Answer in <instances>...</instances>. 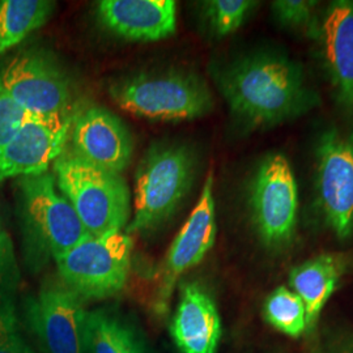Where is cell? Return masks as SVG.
Masks as SVG:
<instances>
[{
	"instance_id": "obj_1",
	"label": "cell",
	"mask_w": 353,
	"mask_h": 353,
	"mask_svg": "<svg viewBox=\"0 0 353 353\" xmlns=\"http://www.w3.org/2000/svg\"><path fill=\"white\" fill-rule=\"evenodd\" d=\"M219 87L232 113L252 127L281 125L318 103L301 64L280 52L261 51L232 62L220 72Z\"/></svg>"
},
{
	"instance_id": "obj_2",
	"label": "cell",
	"mask_w": 353,
	"mask_h": 353,
	"mask_svg": "<svg viewBox=\"0 0 353 353\" xmlns=\"http://www.w3.org/2000/svg\"><path fill=\"white\" fill-rule=\"evenodd\" d=\"M26 258L38 271L89 237L75 208L61 191L52 173L19 179Z\"/></svg>"
},
{
	"instance_id": "obj_3",
	"label": "cell",
	"mask_w": 353,
	"mask_h": 353,
	"mask_svg": "<svg viewBox=\"0 0 353 353\" xmlns=\"http://www.w3.org/2000/svg\"><path fill=\"white\" fill-rule=\"evenodd\" d=\"M196 165V153L186 144L152 145L137 170L134 217L127 234L152 230L172 217L189 194Z\"/></svg>"
},
{
	"instance_id": "obj_4",
	"label": "cell",
	"mask_w": 353,
	"mask_h": 353,
	"mask_svg": "<svg viewBox=\"0 0 353 353\" xmlns=\"http://www.w3.org/2000/svg\"><path fill=\"white\" fill-rule=\"evenodd\" d=\"M58 189L75 208L89 236L123 230L130 217V190L123 176L64 151L52 164Z\"/></svg>"
},
{
	"instance_id": "obj_5",
	"label": "cell",
	"mask_w": 353,
	"mask_h": 353,
	"mask_svg": "<svg viewBox=\"0 0 353 353\" xmlns=\"http://www.w3.org/2000/svg\"><path fill=\"white\" fill-rule=\"evenodd\" d=\"M115 103L151 121H189L210 113L212 94L202 77L188 71L144 72L109 89Z\"/></svg>"
},
{
	"instance_id": "obj_6",
	"label": "cell",
	"mask_w": 353,
	"mask_h": 353,
	"mask_svg": "<svg viewBox=\"0 0 353 353\" xmlns=\"http://www.w3.org/2000/svg\"><path fill=\"white\" fill-rule=\"evenodd\" d=\"M134 242L117 230L89 236L55 259L61 278L80 299L103 300L126 287Z\"/></svg>"
},
{
	"instance_id": "obj_7",
	"label": "cell",
	"mask_w": 353,
	"mask_h": 353,
	"mask_svg": "<svg viewBox=\"0 0 353 353\" xmlns=\"http://www.w3.org/2000/svg\"><path fill=\"white\" fill-rule=\"evenodd\" d=\"M252 227L271 252L293 242L297 225L299 188L288 159L281 153L265 157L255 169L248 192Z\"/></svg>"
},
{
	"instance_id": "obj_8",
	"label": "cell",
	"mask_w": 353,
	"mask_h": 353,
	"mask_svg": "<svg viewBox=\"0 0 353 353\" xmlns=\"http://www.w3.org/2000/svg\"><path fill=\"white\" fill-rule=\"evenodd\" d=\"M0 93L28 114L75 113L71 79L45 49H23L3 61Z\"/></svg>"
},
{
	"instance_id": "obj_9",
	"label": "cell",
	"mask_w": 353,
	"mask_h": 353,
	"mask_svg": "<svg viewBox=\"0 0 353 353\" xmlns=\"http://www.w3.org/2000/svg\"><path fill=\"white\" fill-rule=\"evenodd\" d=\"M316 196L325 223L339 240L353 234V131L331 128L316 145Z\"/></svg>"
},
{
	"instance_id": "obj_10",
	"label": "cell",
	"mask_w": 353,
	"mask_h": 353,
	"mask_svg": "<svg viewBox=\"0 0 353 353\" xmlns=\"http://www.w3.org/2000/svg\"><path fill=\"white\" fill-rule=\"evenodd\" d=\"M72 114L36 115L26 121L0 151V183L10 178L39 176L63 153Z\"/></svg>"
},
{
	"instance_id": "obj_11",
	"label": "cell",
	"mask_w": 353,
	"mask_h": 353,
	"mask_svg": "<svg viewBox=\"0 0 353 353\" xmlns=\"http://www.w3.org/2000/svg\"><path fill=\"white\" fill-rule=\"evenodd\" d=\"M217 233L214 199V176L210 173L196 205L178 232L165 258L154 310L166 314L176 281L191 268L199 265L214 248Z\"/></svg>"
},
{
	"instance_id": "obj_12",
	"label": "cell",
	"mask_w": 353,
	"mask_h": 353,
	"mask_svg": "<svg viewBox=\"0 0 353 353\" xmlns=\"http://www.w3.org/2000/svg\"><path fill=\"white\" fill-rule=\"evenodd\" d=\"M84 306L75 292L48 285L26 303V319L45 353H84Z\"/></svg>"
},
{
	"instance_id": "obj_13",
	"label": "cell",
	"mask_w": 353,
	"mask_h": 353,
	"mask_svg": "<svg viewBox=\"0 0 353 353\" xmlns=\"http://www.w3.org/2000/svg\"><path fill=\"white\" fill-rule=\"evenodd\" d=\"M70 140L71 152L77 157L118 174L128 166L134 153L130 130L121 118L102 106L75 110Z\"/></svg>"
},
{
	"instance_id": "obj_14",
	"label": "cell",
	"mask_w": 353,
	"mask_h": 353,
	"mask_svg": "<svg viewBox=\"0 0 353 353\" xmlns=\"http://www.w3.org/2000/svg\"><path fill=\"white\" fill-rule=\"evenodd\" d=\"M314 37L336 101L353 117V0L331 1L316 23Z\"/></svg>"
},
{
	"instance_id": "obj_15",
	"label": "cell",
	"mask_w": 353,
	"mask_h": 353,
	"mask_svg": "<svg viewBox=\"0 0 353 353\" xmlns=\"http://www.w3.org/2000/svg\"><path fill=\"white\" fill-rule=\"evenodd\" d=\"M170 335L181 353H217L223 335L221 316L202 284H182Z\"/></svg>"
},
{
	"instance_id": "obj_16",
	"label": "cell",
	"mask_w": 353,
	"mask_h": 353,
	"mask_svg": "<svg viewBox=\"0 0 353 353\" xmlns=\"http://www.w3.org/2000/svg\"><path fill=\"white\" fill-rule=\"evenodd\" d=\"M97 12L102 26L128 41L153 42L176 33L173 0H102Z\"/></svg>"
},
{
	"instance_id": "obj_17",
	"label": "cell",
	"mask_w": 353,
	"mask_h": 353,
	"mask_svg": "<svg viewBox=\"0 0 353 353\" xmlns=\"http://www.w3.org/2000/svg\"><path fill=\"white\" fill-rule=\"evenodd\" d=\"M350 262L341 252H322L292 268L288 276L290 290L306 309L307 332L313 334L319 316L347 274Z\"/></svg>"
},
{
	"instance_id": "obj_18",
	"label": "cell",
	"mask_w": 353,
	"mask_h": 353,
	"mask_svg": "<svg viewBox=\"0 0 353 353\" xmlns=\"http://www.w3.org/2000/svg\"><path fill=\"white\" fill-rule=\"evenodd\" d=\"M84 353H150L141 332L110 309L87 312Z\"/></svg>"
},
{
	"instance_id": "obj_19",
	"label": "cell",
	"mask_w": 353,
	"mask_h": 353,
	"mask_svg": "<svg viewBox=\"0 0 353 353\" xmlns=\"http://www.w3.org/2000/svg\"><path fill=\"white\" fill-rule=\"evenodd\" d=\"M55 3L49 0L0 1V55L19 46L29 34L45 26Z\"/></svg>"
},
{
	"instance_id": "obj_20",
	"label": "cell",
	"mask_w": 353,
	"mask_h": 353,
	"mask_svg": "<svg viewBox=\"0 0 353 353\" xmlns=\"http://www.w3.org/2000/svg\"><path fill=\"white\" fill-rule=\"evenodd\" d=\"M263 316L271 327L288 338L297 339L307 332L305 305L288 287L280 285L267 296Z\"/></svg>"
},
{
	"instance_id": "obj_21",
	"label": "cell",
	"mask_w": 353,
	"mask_h": 353,
	"mask_svg": "<svg viewBox=\"0 0 353 353\" xmlns=\"http://www.w3.org/2000/svg\"><path fill=\"white\" fill-rule=\"evenodd\" d=\"M256 4L250 0H210L203 4V16L214 36L225 37L240 29Z\"/></svg>"
},
{
	"instance_id": "obj_22",
	"label": "cell",
	"mask_w": 353,
	"mask_h": 353,
	"mask_svg": "<svg viewBox=\"0 0 353 353\" xmlns=\"http://www.w3.org/2000/svg\"><path fill=\"white\" fill-rule=\"evenodd\" d=\"M316 4L318 1L310 0H278L272 3V11L280 26L290 29L309 28L314 34Z\"/></svg>"
},
{
	"instance_id": "obj_23",
	"label": "cell",
	"mask_w": 353,
	"mask_h": 353,
	"mask_svg": "<svg viewBox=\"0 0 353 353\" xmlns=\"http://www.w3.org/2000/svg\"><path fill=\"white\" fill-rule=\"evenodd\" d=\"M20 283V270L8 232H0V294L14 296Z\"/></svg>"
},
{
	"instance_id": "obj_24",
	"label": "cell",
	"mask_w": 353,
	"mask_h": 353,
	"mask_svg": "<svg viewBox=\"0 0 353 353\" xmlns=\"http://www.w3.org/2000/svg\"><path fill=\"white\" fill-rule=\"evenodd\" d=\"M26 113L17 103L0 93V151L12 139L26 121Z\"/></svg>"
},
{
	"instance_id": "obj_25",
	"label": "cell",
	"mask_w": 353,
	"mask_h": 353,
	"mask_svg": "<svg viewBox=\"0 0 353 353\" xmlns=\"http://www.w3.org/2000/svg\"><path fill=\"white\" fill-rule=\"evenodd\" d=\"M19 332L14 296L0 294V339Z\"/></svg>"
},
{
	"instance_id": "obj_26",
	"label": "cell",
	"mask_w": 353,
	"mask_h": 353,
	"mask_svg": "<svg viewBox=\"0 0 353 353\" xmlns=\"http://www.w3.org/2000/svg\"><path fill=\"white\" fill-rule=\"evenodd\" d=\"M328 352L353 353V330H341L328 339Z\"/></svg>"
},
{
	"instance_id": "obj_27",
	"label": "cell",
	"mask_w": 353,
	"mask_h": 353,
	"mask_svg": "<svg viewBox=\"0 0 353 353\" xmlns=\"http://www.w3.org/2000/svg\"><path fill=\"white\" fill-rule=\"evenodd\" d=\"M0 353H34L26 344L21 335L13 334L0 341Z\"/></svg>"
},
{
	"instance_id": "obj_28",
	"label": "cell",
	"mask_w": 353,
	"mask_h": 353,
	"mask_svg": "<svg viewBox=\"0 0 353 353\" xmlns=\"http://www.w3.org/2000/svg\"><path fill=\"white\" fill-rule=\"evenodd\" d=\"M3 230H4V229L1 228V217H0V232H3Z\"/></svg>"
},
{
	"instance_id": "obj_29",
	"label": "cell",
	"mask_w": 353,
	"mask_h": 353,
	"mask_svg": "<svg viewBox=\"0 0 353 353\" xmlns=\"http://www.w3.org/2000/svg\"><path fill=\"white\" fill-rule=\"evenodd\" d=\"M3 339H6V338H3ZM3 339H0V341H3Z\"/></svg>"
}]
</instances>
